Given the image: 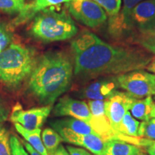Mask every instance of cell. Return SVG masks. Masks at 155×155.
<instances>
[{"mask_svg":"<svg viewBox=\"0 0 155 155\" xmlns=\"http://www.w3.org/2000/svg\"><path fill=\"white\" fill-rule=\"evenodd\" d=\"M73 72L81 80L119 75L144 69L152 60L142 50L114 45L89 31H83L71 42Z\"/></svg>","mask_w":155,"mask_h":155,"instance_id":"6da1fadb","label":"cell"},{"mask_svg":"<svg viewBox=\"0 0 155 155\" xmlns=\"http://www.w3.org/2000/svg\"><path fill=\"white\" fill-rule=\"evenodd\" d=\"M74 72L71 58L62 51L45 53L37 60L28 91L40 104L53 106L71 86Z\"/></svg>","mask_w":155,"mask_h":155,"instance_id":"7a4b0ae2","label":"cell"},{"mask_svg":"<svg viewBox=\"0 0 155 155\" xmlns=\"http://www.w3.org/2000/svg\"><path fill=\"white\" fill-rule=\"evenodd\" d=\"M37 60L33 49L11 43L0 53V82L9 90H16L30 78Z\"/></svg>","mask_w":155,"mask_h":155,"instance_id":"3957f363","label":"cell"},{"mask_svg":"<svg viewBox=\"0 0 155 155\" xmlns=\"http://www.w3.org/2000/svg\"><path fill=\"white\" fill-rule=\"evenodd\" d=\"M30 32L42 42H53L73 38L76 35L78 28L67 12L50 7L34 17Z\"/></svg>","mask_w":155,"mask_h":155,"instance_id":"277c9868","label":"cell"},{"mask_svg":"<svg viewBox=\"0 0 155 155\" xmlns=\"http://www.w3.org/2000/svg\"><path fill=\"white\" fill-rule=\"evenodd\" d=\"M117 81L120 88L137 99L155 96V75L143 69L117 75Z\"/></svg>","mask_w":155,"mask_h":155,"instance_id":"5b68a950","label":"cell"},{"mask_svg":"<svg viewBox=\"0 0 155 155\" xmlns=\"http://www.w3.org/2000/svg\"><path fill=\"white\" fill-rule=\"evenodd\" d=\"M65 6L73 18L88 28H99L107 20L105 9L93 0H72Z\"/></svg>","mask_w":155,"mask_h":155,"instance_id":"8992f818","label":"cell"},{"mask_svg":"<svg viewBox=\"0 0 155 155\" xmlns=\"http://www.w3.org/2000/svg\"><path fill=\"white\" fill-rule=\"evenodd\" d=\"M141 1L143 0H123L119 12L109 17L108 32L112 38L121 39L132 33V12L136 5Z\"/></svg>","mask_w":155,"mask_h":155,"instance_id":"52a82bcc","label":"cell"},{"mask_svg":"<svg viewBox=\"0 0 155 155\" xmlns=\"http://www.w3.org/2000/svg\"><path fill=\"white\" fill-rule=\"evenodd\" d=\"M52 106H42L28 110H23L22 106L17 104L13 108L11 120L28 130L40 129L49 116Z\"/></svg>","mask_w":155,"mask_h":155,"instance_id":"ba28073f","label":"cell"},{"mask_svg":"<svg viewBox=\"0 0 155 155\" xmlns=\"http://www.w3.org/2000/svg\"><path fill=\"white\" fill-rule=\"evenodd\" d=\"M61 135L63 140L69 144L83 147L94 155H104L106 141L97 134H81L63 127H53Z\"/></svg>","mask_w":155,"mask_h":155,"instance_id":"9c48e42d","label":"cell"},{"mask_svg":"<svg viewBox=\"0 0 155 155\" xmlns=\"http://www.w3.org/2000/svg\"><path fill=\"white\" fill-rule=\"evenodd\" d=\"M134 99L128 93L118 91L105 101L106 114L114 130L119 131L122 119L130 109Z\"/></svg>","mask_w":155,"mask_h":155,"instance_id":"30bf717a","label":"cell"},{"mask_svg":"<svg viewBox=\"0 0 155 155\" xmlns=\"http://www.w3.org/2000/svg\"><path fill=\"white\" fill-rule=\"evenodd\" d=\"M119 88L117 75L100 77L83 88L80 91V96L89 100L106 101L118 91Z\"/></svg>","mask_w":155,"mask_h":155,"instance_id":"8fae6325","label":"cell"},{"mask_svg":"<svg viewBox=\"0 0 155 155\" xmlns=\"http://www.w3.org/2000/svg\"><path fill=\"white\" fill-rule=\"evenodd\" d=\"M132 29L140 35L155 29V0H143L132 12Z\"/></svg>","mask_w":155,"mask_h":155,"instance_id":"7c38bea8","label":"cell"},{"mask_svg":"<svg viewBox=\"0 0 155 155\" xmlns=\"http://www.w3.org/2000/svg\"><path fill=\"white\" fill-rule=\"evenodd\" d=\"M55 116H68L89 123L91 113L88 104L83 101L75 99L68 96L60 98L53 108Z\"/></svg>","mask_w":155,"mask_h":155,"instance_id":"4fadbf2b","label":"cell"},{"mask_svg":"<svg viewBox=\"0 0 155 155\" xmlns=\"http://www.w3.org/2000/svg\"><path fill=\"white\" fill-rule=\"evenodd\" d=\"M71 1L72 0H34L25 5L24 8L21 10L17 17L13 19L12 24L14 27L19 26L32 19H34V17L42 10L50 8L53 6Z\"/></svg>","mask_w":155,"mask_h":155,"instance_id":"5bb4252c","label":"cell"},{"mask_svg":"<svg viewBox=\"0 0 155 155\" xmlns=\"http://www.w3.org/2000/svg\"><path fill=\"white\" fill-rule=\"evenodd\" d=\"M104 155H144L137 145L119 140L106 141Z\"/></svg>","mask_w":155,"mask_h":155,"instance_id":"9a60e30c","label":"cell"},{"mask_svg":"<svg viewBox=\"0 0 155 155\" xmlns=\"http://www.w3.org/2000/svg\"><path fill=\"white\" fill-rule=\"evenodd\" d=\"M52 127H63L75 133L81 134H97L91 127L86 122L74 118H66V119L55 120L50 122ZM98 135V134H97Z\"/></svg>","mask_w":155,"mask_h":155,"instance_id":"2e32d148","label":"cell"},{"mask_svg":"<svg viewBox=\"0 0 155 155\" xmlns=\"http://www.w3.org/2000/svg\"><path fill=\"white\" fill-rule=\"evenodd\" d=\"M15 127L19 134L22 136L27 142L33 147L35 150L38 151L42 155H48L47 150L42 143L41 137H40L41 129H37L35 130H28L17 123H15Z\"/></svg>","mask_w":155,"mask_h":155,"instance_id":"e0dca14e","label":"cell"},{"mask_svg":"<svg viewBox=\"0 0 155 155\" xmlns=\"http://www.w3.org/2000/svg\"><path fill=\"white\" fill-rule=\"evenodd\" d=\"M154 105V102L152 96L141 99L135 98L129 110L132 116L137 119L147 121L151 118V112Z\"/></svg>","mask_w":155,"mask_h":155,"instance_id":"ac0fdd59","label":"cell"},{"mask_svg":"<svg viewBox=\"0 0 155 155\" xmlns=\"http://www.w3.org/2000/svg\"><path fill=\"white\" fill-rule=\"evenodd\" d=\"M139 125L140 122L136 120L130 112L127 111L121 122L119 131L129 137H139Z\"/></svg>","mask_w":155,"mask_h":155,"instance_id":"d6986e66","label":"cell"},{"mask_svg":"<svg viewBox=\"0 0 155 155\" xmlns=\"http://www.w3.org/2000/svg\"><path fill=\"white\" fill-rule=\"evenodd\" d=\"M42 140L48 154L54 152L61 145L62 141H63L61 135L50 128L44 129L42 134Z\"/></svg>","mask_w":155,"mask_h":155,"instance_id":"ffe728a7","label":"cell"},{"mask_svg":"<svg viewBox=\"0 0 155 155\" xmlns=\"http://www.w3.org/2000/svg\"><path fill=\"white\" fill-rule=\"evenodd\" d=\"M25 5V0H0V11L11 15L19 14Z\"/></svg>","mask_w":155,"mask_h":155,"instance_id":"44dd1931","label":"cell"},{"mask_svg":"<svg viewBox=\"0 0 155 155\" xmlns=\"http://www.w3.org/2000/svg\"><path fill=\"white\" fill-rule=\"evenodd\" d=\"M138 133L139 137L155 141V118H150L140 123Z\"/></svg>","mask_w":155,"mask_h":155,"instance_id":"7402d4cb","label":"cell"},{"mask_svg":"<svg viewBox=\"0 0 155 155\" xmlns=\"http://www.w3.org/2000/svg\"><path fill=\"white\" fill-rule=\"evenodd\" d=\"M137 41L145 50L152 54H155V29L147 33L140 35Z\"/></svg>","mask_w":155,"mask_h":155,"instance_id":"603a6c76","label":"cell"},{"mask_svg":"<svg viewBox=\"0 0 155 155\" xmlns=\"http://www.w3.org/2000/svg\"><path fill=\"white\" fill-rule=\"evenodd\" d=\"M12 38L11 28L5 22L0 23V53L11 44Z\"/></svg>","mask_w":155,"mask_h":155,"instance_id":"cb8c5ba5","label":"cell"},{"mask_svg":"<svg viewBox=\"0 0 155 155\" xmlns=\"http://www.w3.org/2000/svg\"><path fill=\"white\" fill-rule=\"evenodd\" d=\"M105 9L109 17L117 14L120 10L122 0H93Z\"/></svg>","mask_w":155,"mask_h":155,"instance_id":"d4e9b609","label":"cell"},{"mask_svg":"<svg viewBox=\"0 0 155 155\" xmlns=\"http://www.w3.org/2000/svg\"><path fill=\"white\" fill-rule=\"evenodd\" d=\"M9 137L7 129L0 124V155H12Z\"/></svg>","mask_w":155,"mask_h":155,"instance_id":"484cf974","label":"cell"},{"mask_svg":"<svg viewBox=\"0 0 155 155\" xmlns=\"http://www.w3.org/2000/svg\"><path fill=\"white\" fill-rule=\"evenodd\" d=\"M9 142H10L12 155H28L27 151L23 147L22 143L19 140L16 136H10Z\"/></svg>","mask_w":155,"mask_h":155,"instance_id":"4316f807","label":"cell"},{"mask_svg":"<svg viewBox=\"0 0 155 155\" xmlns=\"http://www.w3.org/2000/svg\"><path fill=\"white\" fill-rule=\"evenodd\" d=\"M66 149L69 153V155H91L88 150H86L83 148L68 146Z\"/></svg>","mask_w":155,"mask_h":155,"instance_id":"83f0119b","label":"cell"},{"mask_svg":"<svg viewBox=\"0 0 155 155\" xmlns=\"http://www.w3.org/2000/svg\"><path fill=\"white\" fill-rule=\"evenodd\" d=\"M9 111L4 104L2 101L0 99V124L7 119Z\"/></svg>","mask_w":155,"mask_h":155,"instance_id":"f1b7e54d","label":"cell"},{"mask_svg":"<svg viewBox=\"0 0 155 155\" xmlns=\"http://www.w3.org/2000/svg\"><path fill=\"white\" fill-rule=\"evenodd\" d=\"M48 155H69V153L67 150H65V147L61 144L54 152Z\"/></svg>","mask_w":155,"mask_h":155,"instance_id":"f546056e","label":"cell"},{"mask_svg":"<svg viewBox=\"0 0 155 155\" xmlns=\"http://www.w3.org/2000/svg\"><path fill=\"white\" fill-rule=\"evenodd\" d=\"M22 144L25 146L26 150L28 151L29 153H30V155H42L41 154H40L38 151H36L35 150L33 147L31 146L30 144H28L26 141H22Z\"/></svg>","mask_w":155,"mask_h":155,"instance_id":"4dcf8cb0","label":"cell"},{"mask_svg":"<svg viewBox=\"0 0 155 155\" xmlns=\"http://www.w3.org/2000/svg\"><path fill=\"white\" fill-rule=\"evenodd\" d=\"M146 68L149 71L153 73L155 75V58H152V60L151 61L150 63H149V65H147Z\"/></svg>","mask_w":155,"mask_h":155,"instance_id":"1f68e13d","label":"cell"},{"mask_svg":"<svg viewBox=\"0 0 155 155\" xmlns=\"http://www.w3.org/2000/svg\"><path fill=\"white\" fill-rule=\"evenodd\" d=\"M147 151L149 155H155V141H153L152 144L147 147Z\"/></svg>","mask_w":155,"mask_h":155,"instance_id":"d6a6232c","label":"cell"},{"mask_svg":"<svg viewBox=\"0 0 155 155\" xmlns=\"http://www.w3.org/2000/svg\"><path fill=\"white\" fill-rule=\"evenodd\" d=\"M151 118H155V102H154V107H153L152 112H151Z\"/></svg>","mask_w":155,"mask_h":155,"instance_id":"836d02e7","label":"cell"},{"mask_svg":"<svg viewBox=\"0 0 155 155\" xmlns=\"http://www.w3.org/2000/svg\"><path fill=\"white\" fill-rule=\"evenodd\" d=\"M144 155H145V154H144Z\"/></svg>","mask_w":155,"mask_h":155,"instance_id":"e575fe53","label":"cell"},{"mask_svg":"<svg viewBox=\"0 0 155 155\" xmlns=\"http://www.w3.org/2000/svg\"></svg>","mask_w":155,"mask_h":155,"instance_id":"d590c367","label":"cell"}]
</instances>
